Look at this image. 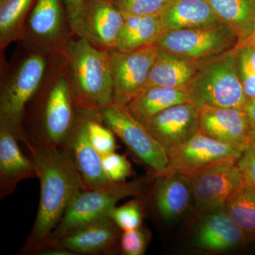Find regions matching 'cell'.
Returning a JSON list of instances; mask_svg holds the SVG:
<instances>
[{
	"label": "cell",
	"mask_w": 255,
	"mask_h": 255,
	"mask_svg": "<svg viewBox=\"0 0 255 255\" xmlns=\"http://www.w3.org/2000/svg\"><path fill=\"white\" fill-rule=\"evenodd\" d=\"M87 0H63L74 34L82 37V21Z\"/></svg>",
	"instance_id": "34"
},
{
	"label": "cell",
	"mask_w": 255,
	"mask_h": 255,
	"mask_svg": "<svg viewBox=\"0 0 255 255\" xmlns=\"http://www.w3.org/2000/svg\"><path fill=\"white\" fill-rule=\"evenodd\" d=\"M146 185L147 179L142 178L128 182L114 183L100 189L82 191L74 199L59 224L44 243L84 225L110 218L119 200L127 196L142 195Z\"/></svg>",
	"instance_id": "6"
},
{
	"label": "cell",
	"mask_w": 255,
	"mask_h": 255,
	"mask_svg": "<svg viewBox=\"0 0 255 255\" xmlns=\"http://www.w3.org/2000/svg\"><path fill=\"white\" fill-rule=\"evenodd\" d=\"M110 218L122 231L140 227L142 222V206L138 199L128 201L114 208Z\"/></svg>",
	"instance_id": "29"
},
{
	"label": "cell",
	"mask_w": 255,
	"mask_h": 255,
	"mask_svg": "<svg viewBox=\"0 0 255 255\" xmlns=\"http://www.w3.org/2000/svg\"><path fill=\"white\" fill-rule=\"evenodd\" d=\"M159 16L164 31L201 27L220 21L206 0H172Z\"/></svg>",
	"instance_id": "22"
},
{
	"label": "cell",
	"mask_w": 255,
	"mask_h": 255,
	"mask_svg": "<svg viewBox=\"0 0 255 255\" xmlns=\"http://www.w3.org/2000/svg\"><path fill=\"white\" fill-rule=\"evenodd\" d=\"M199 110V131L243 152L251 140L243 109L203 107Z\"/></svg>",
	"instance_id": "16"
},
{
	"label": "cell",
	"mask_w": 255,
	"mask_h": 255,
	"mask_svg": "<svg viewBox=\"0 0 255 255\" xmlns=\"http://www.w3.org/2000/svg\"><path fill=\"white\" fill-rule=\"evenodd\" d=\"M1 54L0 121L7 124L18 140L28 142L23 121L28 106L65 55L54 54L19 42L9 62Z\"/></svg>",
	"instance_id": "2"
},
{
	"label": "cell",
	"mask_w": 255,
	"mask_h": 255,
	"mask_svg": "<svg viewBox=\"0 0 255 255\" xmlns=\"http://www.w3.org/2000/svg\"><path fill=\"white\" fill-rule=\"evenodd\" d=\"M237 47L198 62L195 77L187 90L189 102L203 107L244 109L248 100L236 67Z\"/></svg>",
	"instance_id": "5"
},
{
	"label": "cell",
	"mask_w": 255,
	"mask_h": 255,
	"mask_svg": "<svg viewBox=\"0 0 255 255\" xmlns=\"http://www.w3.org/2000/svg\"><path fill=\"white\" fill-rule=\"evenodd\" d=\"M158 179L155 189L157 209L164 221L172 222L182 216L193 203L190 178L169 172Z\"/></svg>",
	"instance_id": "21"
},
{
	"label": "cell",
	"mask_w": 255,
	"mask_h": 255,
	"mask_svg": "<svg viewBox=\"0 0 255 255\" xmlns=\"http://www.w3.org/2000/svg\"><path fill=\"white\" fill-rule=\"evenodd\" d=\"M219 21L228 25L239 38L247 41L255 21V0H206Z\"/></svg>",
	"instance_id": "25"
},
{
	"label": "cell",
	"mask_w": 255,
	"mask_h": 255,
	"mask_svg": "<svg viewBox=\"0 0 255 255\" xmlns=\"http://www.w3.org/2000/svg\"><path fill=\"white\" fill-rule=\"evenodd\" d=\"M16 134L0 121V191L4 197L14 190L20 181L36 176V166L21 152Z\"/></svg>",
	"instance_id": "18"
},
{
	"label": "cell",
	"mask_w": 255,
	"mask_h": 255,
	"mask_svg": "<svg viewBox=\"0 0 255 255\" xmlns=\"http://www.w3.org/2000/svg\"><path fill=\"white\" fill-rule=\"evenodd\" d=\"M85 118L89 139L95 150L102 156L115 152V134L104 122L100 111L85 109Z\"/></svg>",
	"instance_id": "28"
},
{
	"label": "cell",
	"mask_w": 255,
	"mask_h": 255,
	"mask_svg": "<svg viewBox=\"0 0 255 255\" xmlns=\"http://www.w3.org/2000/svg\"><path fill=\"white\" fill-rule=\"evenodd\" d=\"M158 50L155 45L131 52L116 48L108 50L113 79V102L127 105L145 90Z\"/></svg>",
	"instance_id": "11"
},
{
	"label": "cell",
	"mask_w": 255,
	"mask_h": 255,
	"mask_svg": "<svg viewBox=\"0 0 255 255\" xmlns=\"http://www.w3.org/2000/svg\"><path fill=\"white\" fill-rule=\"evenodd\" d=\"M158 49L145 90L149 87H159L187 91L197 72L198 62L183 55Z\"/></svg>",
	"instance_id": "20"
},
{
	"label": "cell",
	"mask_w": 255,
	"mask_h": 255,
	"mask_svg": "<svg viewBox=\"0 0 255 255\" xmlns=\"http://www.w3.org/2000/svg\"><path fill=\"white\" fill-rule=\"evenodd\" d=\"M239 42L232 28L219 21L201 27L164 31L155 45L199 62L232 50Z\"/></svg>",
	"instance_id": "8"
},
{
	"label": "cell",
	"mask_w": 255,
	"mask_h": 255,
	"mask_svg": "<svg viewBox=\"0 0 255 255\" xmlns=\"http://www.w3.org/2000/svg\"><path fill=\"white\" fill-rule=\"evenodd\" d=\"M80 109L65 55L26 110L23 123L28 120L33 132L29 141L63 145L76 125Z\"/></svg>",
	"instance_id": "3"
},
{
	"label": "cell",
	"mask_w": 255,
	"mask_h": 255,
	"mask_svg": "<svg viewBox=\"0 0 255 255\" xmlns=\"http://www.w3.org/2000/svg\"><path fill=\"white\" fill-rule=\"evenodd\" d=\"M243 110L248 121L250 139L251 141L255 142V99L248 100Z\"/></svg>",
	"instance_id": "35"
},
{
	"label": "cell",
	"mask_w": 255,
	"mask_h": 255,
	"mask_svg": "<svg viewBox=\"0 0 255 255\" xmlns=\"http://www.w3.org/2000/svg\"><path fill=\"white\" fill-rule=\"evenodd\" d=\"M62 147L71 156L87 189H100L114 184L104 170L102 156L89 139L85 108L80 109L76 125Z\"/></svg>",
	"instance_id": "15"
},
{
	"label": "cell",
	"mask_w": 255,
	"mask_h": 255,
	"mask_svg": "<svg viewBox=\"0 0 255 255\" xmlns=\"http://www.w3.org/2000/svg\"><path fill=\"white\" fill-rule=\"evenodd\" d=\"M106 125L127 147L152 169L156 177L169 173V159L165 148L147 128L128 110L127 106L112 102L100 110Z\"/></svg>",
	"instance_id": "7"
},
{
	"label": "cell",
	"mask_w": 255,
	"mask_h": 255,
	"mask_svg": "<svg viewBox=\"0 0 255 255\" xmlns=\"http://www.w3.org/2000/svg\"><path fill=\"white\" fill-rule=\"evenodd\" d=\"M41 196L26 248L37 251L59 224L74 199L87 187L68 151L62 146L28 141Z\"/></svg>",
	"instance_id": "1"
},
{
	"label": "cell",
	"mask_w": 255,
	"mask_h": 255,
	"mask_svg": "<svg viewBox=\"0 0 255 255\" xmlns=\"http://www.w3.org/2000/svg\"><path fill=\"white\" fill-rule=\"evenodd\" d=\"M124 19L123 13L113 1L87 0L82 37L100 49H114Z\"/></svg>",
	"instance_id": "17"
},
{
	"label": "cell",
	"mask_w": 255,
	"mask_h": 255,
	"mask_svg": "<svg viewBox=\"0 0 255 255\" xmlns=\"http://www.w3.org/2000/svg\"><path fill=\"white\" fill-rule=\"evenodd\" d=\"M246 41L252 42V43H255V21L254 23V26H253V32H252L251 36H250L249 38H248V39L247 40V41Z\"/></svg>",
	"instance_id": "36"
},
{
	"label": "cell",
	"mask_w": 255,
	"mask_h": 255,
	"mask_svg": "<svg viewBox=\"0 0 255 255\" xmlns=\"http://www.w3.org/2000/svg\"><path fill=\"white\" fill-rule=\"evenodd\" d=\"M147 128L168 151L199 131V110L189 101L178 104L156 115Z\"/></svg>",
	"instance_id": "14"
},
{
	"label": "cell",
	"mask_w": 255,
	"mask_h": 255,
	"mask_svg": "<svg viewBox=\"0 0 255 255\" xmlns=\"http://www.w3.org/2000/svg\"><path fill=\"white\" fill-rule=\"evenodd\" d=\"M67 63L79 105L100 111L113 102V79L108 50L100 49L84 37L69 43Z\"/></svg>",
	"instance_id": "4"
},
{
	"label": "cell",
	"mask_w": 255,
	"mask_h": 255,
	"mask_svg": "<svg viewBox=\"0 0 255 255\" xmlns=\"http://www.w3.org/2000/svg\"><path fill=\"white\" fill-rule=\"evenodd\" d=\"M167 153L169 172H177L191 179L219 164H236L243 152L199 131Z\"/></svg>",
	"instance_id": "10"
},
{
	"label": "cell",
	"mask_w": 255,
	"mask_h": 255,
	"mask_svg": "<svg viewBox=\"0 0 255 255\" xmlns=\"http://www.w3.org/2000/svg\"><path fill=\"white\" fill-rule=\"evenodd\" d=\"M172 0H113L124 15H159Z\"/></svg>",
	"instance_id": "30"
},
{
	"label": "cell",
	"mask_w": 255,
	"mask_h": 255,
	"mask_svg": "<svg viewBox=\"0 0 255 255\" xmlns=\"http://www.w3.org/2000/svg\"><path fill=\"white\" fill-rule=\"evenodd\" d=\"M226 211L241 228L246 243L255 241V189L243 184L231 196Z\"/></svg>",
	"instance_id": "27"
},
{
	"label": "cell",
	"mask_w": 255,
	"mask_h": 255,
	"mask_svg": "<svg viewBox=\"0 0 255 255\" xmlns=\"http://www.w3.org/2000/svg\"><path fill=\"white\" fill-rule=\"evenodd\" d=\"M120 228L111 218L84 225L43 246L59 248L75 254L112 253L120 238Z\"/></svg>",
	"instance_id": "13"
},
{
	"label": "cell",
	"mask_w": 255,
	"mask_h": 255,
	"mask_svg": "<svg viewBox=\"0 0 255 255\" xmlns=\"http://www.w3.org/2000/svg\"><path fill=\"white\" fill-rule=\"evenodd\" d=\"M102 164L107 177L114 183L126 182L132 174L131 165L124 155L114 152L102 156Z\"/></svg>",
	"instance_id": "32"
},
{
	"label": "cell",
	"mask_w": 255,
	"mask_h": 255,
	"mask_svg": "<svg viewBox=\"0 0 255 255\" xmlns=\"http://www.w3.org/2000/svg\"><path fill=\"white\" fill-rule=\"evenodd\" d=\"M110 1H113V0H110Z\"/></svg>",
	"instance_id": "37"
},
{
	"label": "cell",
	"mask_w": 255,
	"mask_h": 255,
	"mask_svg": "<svg viewBox=\"0 0 255 255\" xmlns=\"http://www.w3.org/2000/svg\"><path fill=\"white\" fill-rule=\"evenodd\" d=\"M234 164H219L191 178L193 204L201 215L225 209L228 200L244 184Z\"/></svg>",
	"instance_id": "12"
},
{
	"label": "cell",
	"mask_w": 255,
	"mask_h": 255,
	"mask_svg": "<svg viewBox=\"0 0 255 255\" xmlns=\"http://www.w3.org/2000/svg\"><path fill=\"white\" fill-rule=\"evenodd\" d=\"M124 25L115 46L116 49L120 51L131 52L155 45L164 31L159 15H124Z\"/></svg>",
	"instance_id": "24"
},
{
	"label": "cell",
	"mask_w": 255,
	"mask_h": 255,
	"mask_svg": "<svg viewBox=\"0 0 255 255\" xmlns=\"http://www.w3.org/2000/svg\"><path fill=\"white\" fill-rule=\"evenodd\" d=\"M150 241V235L140 227L123 231L119 238V247L122 253L127 255H142L145 253Z\"/></svg>",
	"instance_id": "31"
},
{
	"label": "cell",
	"mask_w": 255,
	"mask_h": 255,
	"mask_svg": "<svg viewBox=\"0 0 255 255\" xmlns=\"http://www.w3.org/2000/svg\"><path fill=\"white\" fill-rule=\"evenodd\" d=\"M187 101L185 90L152 87L145 89L127 106L134 118L147 128L156 115L172 106Z\"/></svg>",
	"instance_id": "23"
},
{
	"label": "cell",
	"mask_w": 255,
	"mask_h": 255,
	"mask_svg": "<svg viewBox=\"0 0 255 255\" xmlns=\"http://www.w3.org/2000/svg\"><path fill=\"white\" fill-rule=\"evenodd\" d=\"M196 242L201 249L210 252L230 251L246 243L241 228L226 209L201 215Z\"/></svg>",
	"instance_id": "19"
},
{
	"label": "cell",
	"mask_w": 255,
	"mask_h": 255,
	"mask_svg": "<svg viewBox=\"0 0 255 255\" xmlns=\"http://www.w3.org/2000/svg\"><path fill=\"white\" fill-rule=\"evenodd\" d=\"M36 0H0V52L21 42L30 11Z\"/></svg>",
	"instance_id": "26"
},
{
	"label": "cell",
	"mask_w": 255,
	"mask_h": 255,
	"mask_svg": "<svg viewBox=\"0 0 255 255\" xmlns=\"http://www.w3.org/2000/svg\"><path fill=\"white\" fill-rule=\"evenodd\" d=\"M75 36L63 0H36L21 42L54 54L65 55Z\"/></svg>",
	"instance_id": "9"
},
{
	"label": "cell",
	"mask_w": 255,
	"mask_h": 255,
	"mask_svg": "<svg viewBox=\"0 0 255 255\" xmlns=\"http://www.w3.org/2000/svg\"><path fill=\"white\" fill-rule=\"evenodd\" d=\"M236 165L241 171L245 184L255 189V142L251 141L243 151Z\"/></svg>",
	"instance_id": "33"
}]
</instances>
